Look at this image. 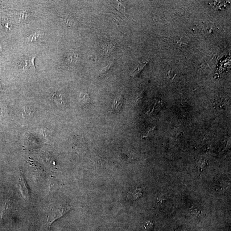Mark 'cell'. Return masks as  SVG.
Segmentation results:
<instances>
[{"label":"cell","mask_w":231,"mask_h":231,"mask_svg":"<svg viewBox=\"0 0 231 231\" xmlns=\"http://www.w3.org/2000/svg\"><path fill=\"white\" fill-rule=\"evenodd\" d=\"M80 99H81L83 102L86 103L88 101V99H89V97H88V96L87 95L84 94L81 95V97H80Z\"/></svg>","instance_id":"cell-10"},{"label":"cell","mask_w":231,"mask_h":231,"mask_svg":"<svg viewBox=\"0 0 231 231\" xmlns=\"http://www.w3.org/2000/svg\"><path fill=\"white\" fill-rule=\"evenodd\" d=\"M36 57V56H31L22 58L17 64L19 68L23 72L36 70L34 64Z\"/></svg>","instance_id":"cell-2"},{"label":"cell","mask_w":231,"mask_h":231,"mask_svg":"<svg viewBox=\"0 0 231 231\" xmlns=\"http://www.w3.org/2000/svg\"><path fill=\"white\" fill-rule=\"evenodd\" d=\"M116 2H115V5H116V8H118V9H119V10L120 11H122V12H125L126 9V4H124V5H123V4H124L125 2H119V1Z\"/></svg>","instance_id":"cell-8"},{"label":"cell","mask_w":231,"mask_h":231,"mask_svg":"<svg viewBox=\"0 0 231 231\" xmlns=\"http://www.w3.org/2000/svg\"><path fill=\"white\" fill-rule=\"evenodd\" d=\"M123 103V97L121 95L118 96L113 102L112 105L113 111L116 113L119 112L122 107Z\"/></svg>","instance_id":"cell-4"},{"label":"cell","mask_w":231,"mask_h":231,"mask_svg":"<svg viewBox=\"0 0 231 231\" xmlns=\"http://www.w3.org/2000/svg\"><path fill=\"white\" fill-rule=\"evenodd\" d=\"M66 24H68V25H72V24H73L74 23H73V20L72 19L66 18Z\"/></svg>","instance_id":"cell-12"},{"label":"cell","mask_w":231,"mask_h":231,"mask_svg":"<svg viewBox=\"0 0 231 231\" xmlns=\"http://www.w3.org/2000/svg\"><path fill=\"white\" fill-rule=\"evenodd\" d=\"M2 90V85H1V84L0 83V91H1V90Z\"/></svg>","instance_id":"cell-13"},{"label":"cell","mask_w":231,"mask_h":231,"mask_svg":"<svg viewBox=\"0 0 231 231\" xmlns=\"http://www.w3.org/2000/svg\"><path fill=\"white\" fill-rule=\"evenodd\" d=\"M78 55L73 52L68 53L65 58V62L66 64L70 65L76 62Z\"/></svg>","instance_id":"cell-6"},{"label":"cell","mask_w":231,"mask_h":231,"mask_svg":"<svg viewBox=\"0 0 231 231\" xmlns=\"http://www.w3.org/2000/svg\"><path fill=\"white\" fill-rule=\"evenodd\" d=\"M1 50H2V46H1V45L0 44V51H1Z\"/></svg>","instance_id":"cell-14"},{"label":"cell","mask_w":231,"mask_h":231,"mask_svg":"<svg viewBox=\"0 0 231 231\" xmlns=\"http://www.w3.org/2000/svg\"><path fill=\"white\" fill-rule=\"evenodd\" d=\"M19 185L21 192L23 194V197L26 200H27L29 198V192L26 182L22 175H21L19 179Z\"/></svg>","instance_id":"cell-3"},{"label":"cell","mask_w":231,"mask_h":231,"mask_svg":"<svg viewBox=\"0 0 231 231\" xmlns=\"http://www.w3.org/2000/svg\"><path fill=\"white\" fill-rule=\"evenodd\" d=\"M69 209L70 208L69 207L63 205H57L53 206L50 213L47 215V220L49 223L50 227L53 222L62 216L69 210Z\"/></svg>","instance_id":"cell-1"},{"label":"cell","mask_w":231,"mask_h":231,"mask_svg":"<svg viewBox=\"0 0 231 231\" xmlns=\"http://www.w3.org/2000/svg\"><path fill=\"white\" fill-rule=\"evenodd\" d=\"M147 62H141L139 63V64L137 66L136 68H135L134 70L131 73V76L134 77L137 76L138 74L144 68L145 66L146 65Z\"/></svg>","instance_id":"cell-7"},{"label":"cell","mask_w":231,"mask_h":231,"mask_svg":"<svg viewBox=\"0 0 231 231\" xmlns=\"http://www.w3.org/2000/svg\"></svg>","instance_id":"cell-15"},{"label":"cell","mask_w":231,"mask_h":231,"mask_svg":"<svg viewBox=\"0 0 231 231\" xmlns=\"http://www.w3.org/2000/svg\"><path fill=\"white\" fill-rule=\"evenodd\" d=\"M44 33L41 31H38L34 34H31L28 37H27L25 39V41L26 43H31L32 42L36 41L40 36H41L44 35Z\"/></svg>","instance_id":"cell-5"},{"label":"cell","mask_w":231,"mask_h":231,"mask_svg":"<svg viewBox=\"0 0 231 231\" xmlns=\"http://www.w3.org/2000/svg\"><path fill=\"white\" fill-rule=\"evenodd\" d=\"M111 66V64H108V66H106V67L103 68L102 70H101V72L100 74H104L105 73L107 72L110 69Z\"/></svg>","instance_id":"cell-11"},{"label":"cell","mask_w":231,"mask_h":231,"mask_svg":"<svg viewBox=\"0 0 231 231\" xmlns=\"http://www.w3.org/2000/svg\"><path fill=\"white\" fill-rule=\"evenodd\" d=\"M144 227L147 230H150L153 228V224L152 222L150 221H147L145 224Z\"/></svg>","instance_id":"cell-9"}]
</instances>
